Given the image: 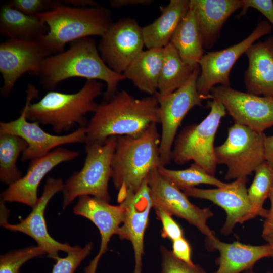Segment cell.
I'll use <instances>...</instances> for the list:
<instances>
[{"label": "cell", "instance_id": "obj_35", "mask_svg": "<svg viewBox=\"0 0 273 273\" xmlns=\"http://www.w3.org/2000/svg\"><path fill=\"white\" fill-rule=\"evenodd\" d=\"M13 8L33 17L53 10L60 1L50 0H12L7 2Z\"/></svg>", "mask_w": 273, "mask_h": 273}, {"label": "cell", "instance_id": "obj_19", "mask_svg": "<svg viewBox=\"0 0 273 273\" xmlns=\"http://www.w3.org/2000/svg\"><path fill=\"white\" fill-rule=\"evenodd\" d=\"M120 203L124 206L125 213L117 235L120 239L131 242L135 261L133 273H142L144 236L149 224L150 212L153 208L148 177L135 193Z\"/></svg>", "mask_w": 273, "mask_h": 273}, {"label": "cell", "instance_id": "obj_14", "mask_svg": "<svg viewBox=\"0 0 273 273\" xmlns=\"http://www.w3.org/2000/svg\"><path fill=\"white\" fill-rule=\"evenodd\" d=\"M101 37L98 50L102 59L111 69L121 74L145 46L142 27L131 18L113 22Z\"/></svg>", "mask_w": 273, "mask_h": 273}, {"label": "cell", "instance_id": "obj_16", "mask_svg": "<svg viewBox=\"0 0 273 273\" xmlns=\"http://www.w3.org/2000/svg\"><path fill=\"white\" fill-rule=\"evenodd\" d=\"M64 183L61 178L48 177L41 196L30 214L17 224L5 222L1 225L10 231L20 232L33 238L37 245L42 247L48 256L55 260L59 257L58 252L67 253L76 250L79 246H71L61 243L51 237L47 230L44 212L49 201L58 192L62 191Z\"/></svg>", "mask_w": 273, "mask_h": 273}, {"label": "cell", "instance_id": "obj_9", "mask_svg": "<svg viewBox=\"0 0 273 273\" xmlns=\"http://www.w3.org/2000/svg\"><path fill=\"white\" fill-rule=\"evenodd\" d=\"M200 72L198 65L189 79L179 88L166 95L158 92L154 95L159 104L162 127L159 152L164 166L171 160L173 144L184 118L191 109L202 106L203 99L198 94L196 85Z\"/></svg>", "mask_w": 273, "mask_h": 273}, {"label": "cell", "instance_id": "obj_13", "mask_svg": "<svg viewBox=\"0 0 273 273\" xmlns=\"http://www.w3.org/2000/svg\"><path fill=\"white\" fill-rule=\"evenodd\" d=\"M208 99L220 101L235 123L261 133L273 126L272 98L219 85L212 88Z\"/></svg>", "mask_w": 273, "mask_h": 273}, {"label": "cell", "instance_id": "obj_33", "mask_svg": "<svg viewBox=\"0 0 273 273\" xmlns=\"http://www.w3.org/2000/svg\"><path fill=\"white\" fill-rule=\"evenodd\" d=\"M93 247V243L89 242L83 248L79 246L76 250L67 253L65 257H59L52 273H74L82 261L89 254Z\"/></svg>", "mask_w": 273, "mask_h": 273}, {"label": "cell", "instance_id": "obj_11", "mask_svg": "<svg viewBox=\"0 0 273 273\" xmlns=\"http://www.w3.org/2000/svg\"><path fill=\"white\" fill-rule=\"evenodd\" d=\"M272 29L270 23L261 21L240 42L223 50L204 54L199 62L200 72L196 83L198 93L203 100L208 99L215 86H230V72L236 61L252 44L270 33Z\"/></svg>", "mask_w": 273, "mask_h": 273}, {"label": "cell", "instance_id": "obj_10", "mask_svg": "<svg viewBox=\"0 0 273 273\" xmlns=\"http://www.w3.org/2000/svg\"><path fill=\"white\" fill-rule=\"evenodd\" d=\"M26 93V102L20 111V116L14 120L0 123V133L15 134L27 142L28 147L22 153V161L32 160L45 156L53 148L62 145L85 143L86 126L80 127L68 134L56 135L44 131L37 122L28 121L26 113L28 107L33 99L38 98L39 91L35 86L29 84Z\"/></svg>", "mask_w": 273, "mask_h": 273}, {"label": "cell", "instance_id": "obj_8", "mask_svg": "<svg viewBox=\"0 0 273 273\" xmlns=\"http://www.w3.org/2000/svg\"><path fill=\"white\" fill-rule=\"evenodd\" d=\"M228 132L224 142L215 147L217 163L227 167V180L247 177L265 161L266 135L237 123Z\"/></svg>", "mask_w": 273, "mask_h": 273}, {"label": "cell", "instance_id": "obj_43", "mask_svg": "<svg viewBox=\"0 0 273 273\" xmlns=\"http://www.w3.org/2000/svg\"><path fill=\"white\" fill-rule=\"evenodd\" d=\"M263 239H264L267 244L271 247V257L273 258V232H270L265 235H262Z\"/></svg>", "mask_w": 273, "mask_h": 273}, {"label": "cell", "instance_id": "obj_34", "mask_svg": "<svg viewBox=\"0 0 273 273\" xmlns=\"http://www.w3.org/2000/svg\"><path fill=\"white\" fill-rule=\"evenodd\" d=\"M160 250L162 256L161 273H208L199 264L190 265L180 260L165 246H161Z\"/></svg>", "mask_w": 273, "mask_h": 273}, {"label": "cell", "instance_id": "obj_42", "mask_svg": "<svg viewBox=\"0 0 273 273\" xmlns=\"http://www.w3.org/2000/svg\"><path fill=\"white\" fill-rule=\"evenodd\" d=\"M63 4L72 5L76 8H88L98 6V4L93 0H63Z\"/></svg>", "mask_w": 273, "mask_h": 273}, {"label": "cell", "instance_id": "obj_5", "mask_svg": "<svg viewBox=\"0 0 273 273\" xmlns=\"http://www.w3.org/2000/svg\"><path fill=\"white\" fill-rule=\"evenodd\" d=\"M102 86L98 80L86 79L82 87L74 94L49 92L38 102L30 104L27 118L50 125L56 133L68 130L75 124L86 126L85 115L97 110L99 104L95 99L101 94Z\"/></svg>", "mask_w": 273, "mask_h": 273}, {"label": "cell", "instance_id": "obj_3", "mask_svg": "<svg viewBox=\"0 0 273 273\" xmlns=\"http://www.w3.org/2000/svg\"><path fill=\"white\" fill-rule=\"evenodd\" d=\"M160 143L156 123L150 125L138 136H117L111 178L118 192L119 203L135 193L152 170L163 166L160 156Z\"/></svg>", "mask_w": 273, "mask_h": 273}, {"label": "cell", "instance_id": "obj_39", "mask_svg": "<svg viewBox=\"0 0 273 273\" xmlns=\"http://www.w3.org/2000/svg\"><path fill=\"white\" fill-rule=\"evenodd\" d=\"M268 198L270 200L271 207L265 218L263 224L262 235L273 232V186Z\"/></svg>", "mask_w": 273, "mask_h": 273}, {"label": "cell", "instance_id": "obj_37", "mask_svg": "<svg viewBox=\"0 0 273 273\" xmlns=\"http://www.w3.org/2000/svg\"><path fill=\"white\" fill-rule=\"evenodd\" d=\"M240 17L244 15L249 8L260 12L273 26V1L272 0H242Z\"/></svg>", "mask_w": 273, "mask_h": 273}, {"label": "cell", "instance_id": "obj_4", "mask_svg": "<svg viewBox=\"0 0 273 273\" xmlns=\"http://www.w3.org/2000/svg\"><path fill=\"white\" fill-rule=\"evenodd\" d=\"M37 17L49 29L38 39L51 54L64 51L69 42L90 36H103L113 23L110 11L104 7L76 8L61 1L53 10Z\"/></svg>", "mask_w": 273, "mask_h": 273}, {"label": "cell", "instance_id": "obj_38", "mask_svg": "<svg viewBox=\"0 0 273 273\" xmlns=\"http://www.w3.org/2000/svg\"><path fill=\"white\" fill-rule=\"evenodd\" d=\"M173 255L184 262L194 265L191 259V248L188 241L184 237L172 241V251Z\"/></svg>", "mask_w": 273, "mask_h": 273}, {"label": "cell", "instance_id": "obj_6", "mask_svg": "<svg viewBox=\"0 0 273 273\" xmlns=\"http://www.w3.org/2000/svg\"><path fill=\"white\" fill-rule=\"evenodd\" d=\"M208 105L210 112L201 122L186 127L178 134L171 157V160L178 165L193 161L214 176L217 165L214 146L215 137L226 111L218 100L213 99L208 102Z\"/></svg>", "mask_w": 273, "mask_h": 273}, {"label": "cell", "instance_id": "obj_17", "mask_svg": "<svg viewBox=\"0 0 273 273\" xmlns=\"http://www.w3.org/2000/svg\"><path fill=\"white\" fill-rule=\"evenodd\" d=\"M247 180V177H241L223 187L211 189L193 187L183 191L188 197L210 201L222 208L226 217L220 232L227 236L232 233L237 224L250 220L251 207L246 188Z\"/></svg>", "mask_w": 273, "mask_h": 273}, {"label": "cell", "instance_id": "obj_30", "mask_svg": "<svg viewBox=\"0 0 273 273\" xmlns=\"http://www.w3.org/2000/svg\"><path fill=\"white\" fill-rule=\"evenodd\" d=\"M272 186L273 169L265 161L255 171L253 180L247 190L251 207L250 219L258 216L265 218L268 210L264 208L263 204Z\"/></svg>", "mask_w": 273, "mask_h": 273}, {"label": "cell", "instance_id": "obj_23", "mask_svg": "<svg viewBox=\"0 0 273 273\" xmlns=\"http://www.w3.org/2000/svg\"><path fill=\"white\" fill-rule=\"evenodd\" d=\"M245 54L248 60L244 77L246 92L273 98V36L253 43Z\"/></svg>", "mask_w": 273, "mask_h": 273}, {"label": "cell", "instance_id": "obj_25", "mask_svg": "<svg viewBox=\"0 0 273 273\" xmlns=\"http://www.w3.org/2000/svg\"><path fill=\"white\" fill-rule=\"evenodd\" d=\"M164 48L143 51L123 74L141 91L151 96L158 92Z\"/></svg>", "mask_w": 273, "mask_h": 273}, {"label": "cell", "instance_id": "obj_2", "mask_svg": "<svg viewBox=\"0 0 273 273\" xmlns=\"http://www.w3.org/2000/svg\"><path fill=\"white\" fill-rule=\"evenodd\" d=\"M98 51L95 39L90 37L79 39L67 51L46 58L36 75L43 87L50 90L72 77L103 81L107 85L104 98L108 101L118 92V83L126 78L111 69Z\"/></svg>", "mask_w": 273, "mask_h": 273}, {"label": "cell", "instance_id": "obj_22", "mask_svg": "<svg viewBox=\"0 0 273 273\" xmlns=\"http://www.w3.org/2000/svg\"><path fill=\"white\" fill-rule=\"evenodd\" d=\"M242 5V0H190L204 49L214 46L224 24Z\"/></svg>", "mask_w": 273, "mask_h": 273}, {"label": "cell", "instance_id": "obj_40", "mask_svg": "<svg viewBox=\"0 0 273 273\" xmlns=\"http://www.w3.org/2000/svg\"><path fill=\"white\" fill-rule=\"evenodd\" d=\"M152 3V0H111L110 1L111 6L114 8L129 6H147L151 5Z\"/></svg>", "mask_w": 273, "mask_h": 273}, {"label": "cell", "instance_id": "obj_28", "mask_svg": "<svg viewBox=\"0 0 273 273\" xmlns=\"http://www.w3.org/2000/svg\"><path fill=\"white\" fill-rule=\"evenodd\" d=\"M195 67L185 63L170 42L164 48L158 92L166 95L174 92L189 79Z\"/></svg>", "mask_w": 273, "mask_h": 273}, {"label": "cell", "instance_id": "obj_27", "mask_svg": "<svg viewBox=\"0 0 273 273\" xmlns=\"http://www.w3.org/2000/svg\"><path fill=\"white\" fill-rule=\"evenodd\" d=\"M170 42L185 63L194 67L199 65L205 49L194 12L191 8L178 25Z\"/></svg>", "mask_w": 273, "mask_h": 273}, {"label": "cell", "instance_id": "obj_12", "mask_svg": "<svg viewBox=\"0 0 273 273\" xmlns=\"http://www.w3.org/2000/svg\"><path fill=\"white\" fill-rule=\"evenodd\" d=\"M153 208L161 209L195 226L206 238H215L214 232L207 225L214 215L210 208H201L190 202L188 196L160 173L152 170L148 176Z\"/></svg>", "mask_w": 273, "mask_h": 273}, {"label": "cell", "instance_id": "obj_26", "mask_svg": "<svg viewBox=\"0 0 273 273\" xmlns=\"http://www.w3.org/2000/svg\"><path fill=\"white\" fill-rule=\"evenodd\" d=\"M49 30L46 23L38 17L27 15L5 3L0 11V32L9 39H38Z\"/></svg>", "mask_w": 273, "mask_h": 273}, {"label": "cell", "instance_id": "obj_1", "mask_svg": "<svg viewBox=\"0 0 273 273\" xmlns=\"http://www.w3.org/2000/svg\"><path fill=\"white\" fill-rule=\"evenodd\" d=\"M160 122L154 95L136 99L125 90L118 91L110 100L99 104L86 126L85 143L103 144L114 136L136 137Z\"/></svg>", "mask_w": 273, "mask_h": 273}, {"label": "cell", "instance_id": "obj_18", "mask_svg": "<svg viewBox=\"0 0 273 273\" xmlns=\"http://www.w3.org/2000/svg\"><path fill=\"white\" fill-rule=\"evenodd\" d=\"M79 152L58 147L42 157L33 159L26 174L1 193V201L23 203L33 208L38 198L37 189L46 175L59 164L73 160Z\"/></svg>", "mask_w": 273, "mask_h": 273}, {"label": "cell", "instance_id": "obj_7", "mask_svg": "<svg viewBox=\"0 0 273 273\" xmlns=\"http://www.w3.org/2000/svg\"><path fill=\"white\" fill-rule=\"evenodd\" d=\"M117 139L111 136L103 144H86V157L82 169L74 172L64 184V209L75 198L83 195L109 202L108 183Z\"/></svg>", "mask_w": 273, "mask_h": 273}, {"label": "cell", "instance_id": "obj_21", "mask_svg": "<svg viewBox=\"0 0 273 273\" xmlns=\"http://www.w3.org/2000/svg\"><path fill=\"white\" fill-rule=\"evenodd\" d=\"M205 246L209 251H219L215 263L218 268L215 273H241L252 269L259 260L271 256V247L267 243L251 245L238 241L227 243L216 237L206 238Z\"/></svg>", "mask_w": 273, "mask_h": 273}, {"label": "cell", "instance_id": "obj_31", "mask_svg": "<svg viewBox=\"0 0 273 273\" xmlns=\"http://www.w3.org/2000/svg\"><path fill=\"white\" fill-rule=\"evenodd\" d=\"M158 170L181 191L200 184L210 185L217 188L223 187L228 184L210 175L194 163L183 170H172L162 166L158 168Z\"/></svg>", "mask_w": 273, "mask_h": 273}, {"label": "cell", "instance_id": "obj_20", "mask_svg": "<svg viewBox=\"0 0 273 273\" xmlns=\"http://www.w3.org/2000/svg\"><path fill=\"white\" fill-rule=\"evenodd\" d=\"M74 213L93 222L98 228L101 237L100 248L97 256L85 268V273H96L98 262L107 250L109 242L117 235L122 224L125 210L123 205H112L109 202L88 195L79 197L73 208Z\"/></svg>", "mask_w": 273, "mask_h": 273}, {"label": "cell", "instance_id": "obj_24", "mask_svg": "<svg viewBox=\"0 0 273 273\" xmlns=\"http://www.w3.org/2000/svg\"><path fill=\"white\" fill-rule=\"evenodd\" d=\"M190 8V0H171L160 7L161 15L142 27L144 44L148 49L164 48L170 43L178 25Z\"/></svg>", "mask_w": 273, "mask_h": 273}, {"label": "cell", "instance_id": "obj_41", "mask_svg": "<svg viewBox=\"0 0 273 273\" xmlns=\"http://www.w3.org/2000/svg\"><path fill=\"white\" fill-rule=\"evenodd\" d=\"M265 161L273 169V135L266 136L264 143Z\"/></svg>", "mask_w": 273, "mask_h": 273}, {"label": "cell", "instance_id": "obj_36", "mask_svg": "<svg viewBox=\"0 0 273 273\" xmlns=\"http://www.w3.org/2000/svg\"><path fill=\"white\" fill-rule=\"evenodd\" d=\"M157 218L162 224L161 236L172 241L183 237V231L172 217V215L161 209H155Z\"/></svg>", "mask_w": 273, "mask_h": 273}, {"label": "cell", "instance_id": "obj_15", "mask_svg": "<svg viewBox=\"0 0 273 273\" xmlns=\"http://www.w3.org/2000/svg\"><path fill=\"white\" fill-rule=\"evenodd\" d=\"M51 55L38 39L8 38L0 44V72L4 84L1 94L11 93L17 81L26 72L36 75L43 60Z\"/></svg>", "mask_w": 273, "mask_h": 273}, {"label": "cell", "instance_id": "obj_32", "mask_svg": "<svg viewBox=\"0 0 273 273\" xmlns=\"http://www.w3.org/2000/svg\"><path fill=\"white\" fill-rule=\"evenodd\" d=\"M46 254L45 250L37 245L2 255L0 258V273H19L20 267L26 261Z\"/></svg>", "mask_w": 273, "mask_h": 273}, {"label": "cell", "instance_id": "obj_44", "mask_svg": "<svg viewBox=\"0 0 273 273\" xmlns=\"http://www.w3.org/2000/svg\"><path fill=\"white\" fill-rule=\"evenodd\" d=\"M244 273H256L253 270V269H249L244 271ZM263 273H273L271 271L268 270Z\"/></svg>", "mask_w": 273, "mask_h": 273}, {"label": "cell", "instance_id": "obj_29", "mask_svg": "<svg viewBox=\"0 0 273 273\" xmlns=\"http://www.w3.org/2000/svg\"><path fill=\"white\" fill-rule=\"evenodd\" d=\"M27 147V142L19 136L0 133V179L2 183L9 186L22 177L17 161Z\"/></svg>", "mask_w": 273, "mask_h": 273}]
</instances>
